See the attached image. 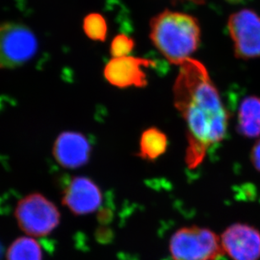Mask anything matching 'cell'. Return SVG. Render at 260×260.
I'll use <instances>...</instances> for the list:
<instances>
[{
	"instance_id": "cell-1",
	"label": "cell",
	"mask_w": 260,
	"mask_h": 260,
	"mask_svg": "<svg viewBox=\"0 0 260 260\" xmlns=\"http://www.w3.org/2000/svg\"><path fill=\"white\" fill-rule=\"evenodd\" d=\"M174 93V106L185 120L188 130L185 161L193 169L203 161L209 147L226 137L229 111L208 72L197 60L188 58L180 64Z\"/></svg>"
},
{
	"instance_id": "cell-2",
	"label": "cell",
	"mask_w": 260,
	"mask_h": 260,
	"mask_svg": "<svg viewBox=\"0 0 260 260\" xmlns=\"http://www.w3.org/2000/svg\"><path fill=\"white\" fill-rule=\"evenodd\" d=\"M150 38L168 61L180 65L199 47L201 28L194 16L166 10L151 20Z\"/></svg>"
},
{
	"instance_id": "cell-3",
	"label": "cell",
	"mask_w": 260,
	"mask_h": 260,
	"mask_svg": "<svg viewBox=\"0 0 260 260\" xmlns=\"http://www.w3.org/2000/svg\"><path fill=\"white\" fill-rule=\"evenodd\" d=\"M14 214L20 230L31 238L50 235L61 221L57 206L39 192H33L20 199Z\"/></svg>"
},
{
	"instance_id": "cell-4",
	"label": "cell",
	"mask_w": 260,
	"mask_h": 260,
	"mask_svg": "<svg viewBox=\"0 0 260 260\" xmlns=\"http://www.w3.org/2000/svg\"><path fill=\"white\" fill-rule=\"evenodd\" d=\"M169 248L174 260H216L225 253L216 233L197 226L177 230L170 238Z\"/></svg>"
},
{
	"instance_id": "cell-5",
	"label": "cell",
	"mask_w": 260,
	"mask_h": 260,
	"mask_svg": "<svg viewBox=\"0 0 260 260\" xmlns=\"http://www.w3.org/2000/svg\"><path fill=\"white\" fill-rule=\"evenodd\" d=\"M37 38L25 25L5 23L0 25V68L20 67L34 57Z\"/></svg>"
},
{
	"instance_id": "cell-6",
	"label": "cell",
	"mask_w": 260,
	"mask_h": 260,
	"mask_svg": "<svg viewBox=\"0 0 260 260\" xmlns=\"http://www.w3.org/2000/svg\"><path fill=\"white\" fill-rule=\"evenodd\" d=\"M229 34L238 58L260 57V16L252 10H239L229 17Z\"/></svg>"
},
{
	"instance_id": "cell-7",
	"label": "cell",
	"mask_w": 260,
	"mask_h": 260,
	"mask_svg": "<svg viewBox=\"0 0 260 260\" xmlns=\"http://www.w3.org/2000/svg\"><path fill=\"white\" fill-rule=\"evenodd\" d=\"M103 194L90 178L74 177L62 192L61 203L75 216L93 213L101 207Z\"/></svg>"
},
{
	"instance_id": "cell-8",
	"label": "cell",
	"mask_w": 260,
	"mask_h": 260,
	"mask_svg": "<svg viewBox=\"0 0 260 260\" xmlns=\"http://www.w3.org/2000/svg\"><path fill=\"white\" fill-rule=\"evenodd\" d=\"M224 253L233 260H259L260 233L248 224L235 223L221 238Z\"/></svg>"
},
{
	"instance_id": "cell-9",
	"label": "cell",
	"mask_w": 260,
	"mask_h": 260,
	"mask_svg": "<svg viewBox=\"0 0 260 260\" xmlns=\"http://www.w3.org/2000/svg\"><path fill=\"white\" fill-rule=\"evenodd\" d=\"M154 62L148 59L127 57L112 58L106 64L104 75L106 80L119 88L135 86L141 88L147 85L144 69L153 66Z\"/></svg>"
},
{
	"instance_id": "cell-10",
	"label": "cell",
	"mask_w": 260,
	"mask_h": 260,
	"mask_svg": "<svg viewBox=\"0 0 260 260\" xmlns=\"http://www.w3.org/2000/svg\"><path fill=\"white\" fill-rule=\"evenodd\" d=\"M52 154L61 168L77 170L86 165L89 161L90 143L82 133L65 132L55 141Z\"/></svg>"
},
{
	"instance_id": "cell-11",
	"label": "cell",
	"mask_w": 260,
	"mask_h": 260,
	"mask_svg": "<svg viewBox=\"0 0 260 260\" xmlns=\"http://www.w3.org/2000/svg\"><path fill=\"white\" fill-rule=\"evenodd\" d=\"M237 131L245 138H257L260 135V97L248 96L241 102Z\"/></svg>"
},
{
	"instance_id": "cell-12",
	"label": "cell",
	"mask_w": 260,
	"mask_h": 260,
	"mask_svg": "<svg viewBox=\"0 0 260 260\" xmlns=\"http://www.w3.org/2000/svg\"><path fill=\"white\" fill-rule=\"evenodd\" d=\"M168 148V138L157 127L148 128L141 136L138 155L146 161H154L165 154Z\"/></svg>"
},
{
	"instance_id": "cell-13",
	"label": "cell",
	"mask_w": 260,
	"mask_h": 260,
	"mask_svg": "<svg viewBox=\"0 0 260 260\" xmlns=\"http://www.w3.org/2000/svg\"><path fill=\"white\" fill-rule=\"evenodd\" d=\"M6 260H42V247L34 238L20 237L9 246Z\"/></svg>"
},
{
	"instance_id": "cell-14",
	"label": "cell",
	"mask_w": 260,
	"mask_h": 260,
	"mask_svg": "<svg viewBox=\"0 0 260 260\" xmlns=\"http://www.w3.org/2000/svg\"><path fill=\"white\" fill-rule=\"evenodd\" d=\"M84 30L87 37L93 41L104 42L107 37V23L103 15L92 13L87 15L84 20Z\"/></svg>"
},
{
	"instance_id": "cell-15",
	"label": "cell",
	"mask_w": 260,
	"mask_h": 260,
	"mask_svg": "<svg viewBox=\"0 0 260 260\" xmlns=\"http://www.w3.org/2000/svg\"><path fill=\"white\" fill-rule=\"evenodd\" d=\"M135 47V42L126 35H117L111 42V54L113 58L127 57Z\"/></svg>"
},
{
	"instance_id": "cell-16",
	"label": "cell",
	"mask_w": 260,
	"mask_h": 260,
	"mask_svg": "<svg viewBox=\"0 0 260 260\" xmlns=\"http://www.w3.org/2000/svg\"><path fill=\"white\" fill-rule=\"evenodd\" d=\"M250 159L253 167L260 172V139L254 144L251 151Z\"/></svg>"
},
{
	"instance_id": "cell-17",
	"label": "cell",
	"mask_w": 260,
	"mask_h": 260,
	"mask_svg": "<svg viewBox=\"0 0 260 260\" xmlns=\"http://www.w3.org/2000/svg\"><path fill=\"white\" fill-rule=\"evenodd\" d=\"M183 1H188L194 5H202L206 3V0H183Z\"/></svg>"
},
{
	"instance_id": "cell-18",
	"label": "cell",
	"mask_w": 260,
	"mask_h": 260,
	"mask_svg": "<svg viewBox=\"0 0 260 260\" xmlns=\"http://www.w3.org/2000/svg\"><path fill=\"white\" fill-rule=\"evenodd\" d=\"M226 1L232 5H239V4L245 3L247 0H226Z\"/></svg>"
}]
</instances>
